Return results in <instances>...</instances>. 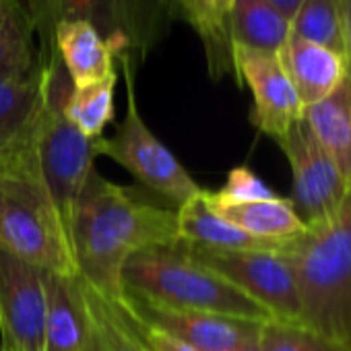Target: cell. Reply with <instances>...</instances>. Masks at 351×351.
Returning a JSON list of instances; mask_svg holds the SVG:
<instances>
[{"label":"cell","instance_id":"cell-8","mask_svg":"<svg viewBox=\"0 0 351 351\" xmlns=\"http://www.w3.org/2000/svg\"><path fill=\"white\" fill-rule=\"evenodd\" d=\"M182 242V240H180ZM186 250L261 304L275 320L300 324V295L285 252L275 250H209L182 242Z\"/></svg>","mask_w":351,"mask_h":351},{"label":"cell","instance_id":"cell-21","mask_svg":"<svg viewBox=\"0 0 351 351\" xmlns=\"http://www.w3.org/2000/svg\"><path fill=\"white\" fill-rule=\"evenodd\" d=\"M27 0H0V79H27L40 66Z\"/></svg>","mask_w":351,"mask_h":351},{"label":"cell","instance_id":"cell-11","mask_svg":"<svg viewBox=\"0 0 351 351\" xmlns=\"http://www.w3.org/2000/svg\"><path fill=\"white\" fill-rule=\"evenodd\" d=\"M234 66L238 83H246L252 93V124L277 143L304 114V106L279 56L234 46Z\"/></svg>","mask_w":351,"mask_h":351},{"label":"cell","instance_id":"cell-4","mask_svg":"<svg viewBox=\"0 0 351 351\" xmlns=\"http://www.w3.org/2000/svg\"><path fill=\"white\" fill-rule=\"evenodd\" d=\"M0 246L40 271L79 275L66 228L40 176L32 138L0 157Z\"/></svg>","mask_w":351,"mask_h":351},{"label":"cell","instance_id":"cell-13","mask_svg":"<svg viewBox=\"0 0 351 351\" xmlns=\"http://www.w3.org/2000/svg\"><path fill=\"white\" fill-rule=\"evenodd\" d=\"M46 351H93V326L79 275L42 271Z\"/></svg>","mask_w":351,"mask_h":351},{"label":"cell","instance_id":"cell-17","mask_svg":"<svg viewBox=\"0 0 351 351\" xmlns=\"http://www.w3.org/2000/svg\"><path fill=\"white\" fill-rule=\"evenodd\" d=\"M54 46L73 87H83L116 73L114 60L118 58V50L87 21L73 19L58 23Z\"/></svg>","mask_w":351,"mask_h":351},{"label":"cell","instance_id":"cell-6","mask_svg":"<svg viewBox=\"0 0 351 351\" xmlns=\"http://www.w3.org/2000/svg\"><path fill=\"white\" fill-rule=\"evenodd\" d=\"M40 36L38 60L54 58V29L62 21L91 23L120 54H130L134 64L163 42L176 19L167 0H27Z\"/></svg>","mask_w":351,"mask_h":351},{"label":"cell","instance_id":"cell-22","mask_svg":"<svg viewBox=\"0 0 351 351\" xmlns=\"http://www.w3.org/2000/svg\"><path fill=\"white\" fill-rule=\"evenodd\" d=\"M291 23L269 0H234L232 42L258 52L277 54L289 38Z\"/></svg>","mask_w":351,"mask_h":351},{"label":"cell","instance_id":"cell-30","mask_svg":"<svg viewBox=\"0 0 351 351\" xmlns=\"http://www.w3.org/2000/svg\"><path fill=\"white\" fill-rule=\"evenodd\" d=\"M269 3H271L285 19H289V23H291V19H293L298 7L302 5V0H269Z\"/></svg>","mask_w":351,"mask_h":351},{"label":"cell","instance_id":"cell-26","mask_svg":"<svg viewBox=\"0 0 351 351\" xmlns=\"http://www.w3.org/2000/svg\"><path fill=\"white\" fill-rule=\"evenodd\" d=\"M261 351H351L302 324L269 320L261 326Z\"/></svg>","mask_w":351,"mask_h":351},{"label":"cell","instance_id":"cell-1","mask_svg":"<svg viewBox=\"0 0 351 351\" xmlns=\"http://www.w3.org/2000/svg\"><path fill=\"white\" fill-rule=\"evenodd\" d=\"M69 240L79 277L112 302L122 300V269L134 254L180 242L176 209L141 199L97 169L73 209Z\"/></svg>","mask_w":351,"mask_h":351},{"label":"cell","instance_id":"cell-18","mask_svg":"<svg viewBox=\"0 0 351 351\" xmlns=\"http://www.w3.org/2000/svg\"><path fill=\"white\" fill-rule=\"evenodd\" d=\"M205 199L217 215L258 240L289 244L308 230L295 213L291 201L277 195L248 203H219L209 197V191H205Z\"/></svg>","mask_w":351,"mask_h":351},{"label":"cell","instance_id":"cell-28","mask_svg":"<svg viewBox=\"0 0 351 351\" xmlns=\"http://www.w3.org/2000/svg\"><path fill=\"white\" fill-rule=\"evenodd\" d=\"M126 316L132 322V328L138 335V339L143 341V345L147 347V351H197V349H193L191 345H186L180 339H176V337H171V335H167V332H163V330H159L155 326L143 324L141 320H136L128 312H126Z\"/></svg>","mask_w":351,"mask_h":351},{"label":"cell","instance_id":"cell-3","mask_svg":"<svg viewBox=\"0 0 351 351\" xmlns=\"http://www.w3.org/2000/svg\"><path fill=\"white\" fill-rule=\"evenodd\" d=\"M122 295L176 310L252 322L275 320L234 283L197 261L182 242L134 254L122 269Z\"/></svg>","mask_w":351,"mask_h":351},{"label":"cell","instance_id":"cell-9","mask_svg":"<svg viewBox=\"0 0 351 351\" xmlns=\"http://www.w3.org/2000/svg\"><path fill=\"white\" fill-rule=\"evenodd\" d=\"M304 116V114H302ZM285 153L293 176L291 205L306 226L330 217L351 191V182L341 173L328 153L316 143L304 118L298 120L283 138L277 141Z\"/></svg>","mask_w":351,"mask_h":351},{"label":"cell","instance_id":"cell-29","mask_svg":"<svg viewBox=\"0 0 351 351\" xmlns=\"http://www.w3.org/2000/svg\"><path fill=\"white\" fill-rule=\"evenodd\" d=\"M339 11H341V21H343V40H345L347 77L351 79V0H339Z\"/></svg>","mask_w":351,"mask_h":351},{"label":"cell","instance_id":"cell-12","mask_svg":"<svg viewBox=\"0 0 351 351\" xmlns=\"http://www.w3.org/2000/svg\"><path fill=\"white\" fill-rule=\"evenodd\" d=\"M118 304L143 324L155 326L176 339L184 341L197 351H234L248 343L258 341L265 322L230 318L207 312L176 310L138 302L132 298L118 300Z\"/></svg>","mask_w":351,"mask_h":351},{"label":"cell","instance_id":"cell-24","mask_svg":"<svg viewBox=\"0 0 351 351\" xmlns=\"http://www.w3.org/2000/svg\"><path fill=\"white\" fill-rule=\"evenodd\" d=\"M118 73L110 77L87 83L83 87H73L64 112L69 120L85 134L87 138L104 136L106 126L114 120V89Z\"/></svg>","mask_w":351,"mask_h":351},{"label":"cell","instance_id":"cell-2","mask_svg":"<svg viewBox=\"0 0 351 351\" xmlns=\"http://www.w3.org/2000/svg\"><path fill=\"white\" fill-rule=\"evenodd\" d=\"M283 252L298 285L300 324L351 349V191Z\"/></svg>","mask_w":351,"mask_h":351},{"label":"cell","instance_id":"cell-19","mask_svg":"<svg viewBox=\"0 0 351 351\" xmlns=\"http://www.w3.org/2000/svg\"><path fill=\"white\" fill-rule=\"evenodd\" d=\"M46 87V66L27 79H0V157L23 147L36 126Z\"/></svg>","mask_w":351,"mask_h":351},{"label":"cell","instance_id":"cell-25","mask_svg":"<svg viewBox=\"0 0 351 351\" xmlns=\"http://www.w3.org/2000/svg\"><path fill=\"white\" fill-rule=\"evenodd\" d=\"M289 34L345 56L339 0H302Z\"/></svg>","mask_w":351,"mask_h":351},{"label":"cell","instance_id":"cell-31","mask_svg":"<svg viewBox=\"0 0 351 351\" xmlns=\"http://www.w3.org/2000/svg\"><path fill=\"white\" fill-rule=\"evenodd\" d=\"M234 351H261V345H258V341H254V343H248V345H244L240 349H234Z\"/></svg>","mask_w":351,"mask_h":351},{"label":"cell","instance_id":"cell-14","mask_svg":"<svg viewBox=\"0 0 351 351\" xmlns=\"http://www.w3.org/2000/svg\"><path fill=\"white\" fill-rule=\"evenodd\" d=\"M304 108L328 97L347 77L345 56L289 34L277 52Z\"/></svg>","mask_w":351,"mask_h":351},{"label":"cell","instance_id":"cell-15","mask_svg":"<svg viewBox=\"0 0 351 351\" xmlns=\"http://www.w3.org/2000/svg\"><path fill=\"white\" fill-rule=\"evenodd\" d=\"M173 17L184 19L199 36L209 77L221 81L228 75L236 77L234 42H232V9L234 0H167Z\"/></svg>","mask_w":351,"mask_h":351},{"label":"cell","instance_id":"cell-7","mask_svg":"<svg viewBox=\"0 0 351 351\" xmlns=\"http://www.w3.org/2000/svg\"><path fill=\"white\" fill-rule=\"evenodd\" d=\"M116 60L126 83V114L116 126L114 136L97 138V151L99 155L120 163L141 184L169 201L173 209H178L191 197L199 195L201 186L141 118L134 95L136 64L130 54H120Z\"/></svg>","mask_w":351,"mask_h":351},{"label":"cell","instance_id":"cell-5","mask_svg":"<svg viewBox=\"0 0 351 351\" xmlns=\"http://www.w3.org/2000/svg\"><path fill=\"white\" fill-rule=\"evenodd\" d=\"M42 64L46 66V87L32 143L40 176L69 234L73 209L95 169L93 161L99 151L97 138L81 134L64 112L73 83L58 54Z\"/></svg>","mask_w":351,"mask_h":351},{"label":"cell","instance_id":"cell-27","mask_svg":"<svg viewBox=\"0 0 351 351\" xmlns=\"http://www.w3.org/2000/svg\"><path fill=\"white\" fill-rule=\"evenodd\" d=\"M209 197L213 201H219V203H248V201L271 199V197H275V193L258 178L250 167L238 165V167L230 169L223 189L215 191V193L209 191Z\"/></svg>","mask_w":351,"mask_h":351},{"label":"cell","instance_id":"cell-23","mask_svg":"<svg viewBox=\"0 0 351 351\" xmlns=\"http://www.w3.org/2000/svg\"><path fill=\"white\" fill-rule=\"evenodd\" d=\"M81 287L93 326V351H147L118 302L104 298L83 279Z\"/></svg>","mask_w":351,"mask_h":351},{"label":"cell","instance_id":"cell-16","mask_svg":"<svg viewBox=\"0 0 351 351\" xmlns=\"http://www.w3.org/2000/svg\"><path fill=\"white\" fill-rule=\"evenodd\" d=\"M176 219H178V238L191 246L209 248V250H228V252H240V250H275L283 252L289 244L279 242H267L258 240L234 223L226 221L221 215H217L205 199V191L201 189L199 195L191 197L186 203H182L176 209Z\"/></svg>","mask_w":351,"mask_h":351},{"label":"cell","instance_id":"cell-10","mask_svg":"<svg viewBox=\"0 0 351 351\" xmlns=\"http://www.w3.org/2000/svg\"><path fill=\"white\" fill-rule=\"evenodd\" d=\"M0 351H46L42 271L0 246Z\"/></svg>","mask_w":351,"mask_h":351},{"label":"cell","instance_id":"cell-20","mask_svg":"<svg viewBox=\"0 0 351 351\" xmlns=\"http://www.w3.org/2000/svg\"><path fill=\"white\" fill-rule=\"evenodd\" d=\"M302 118L316 143L351 182V79L345 77L328 97L304 108Z\"/></svg>","mask_w":351,"mask_h":351}]
</instances>
